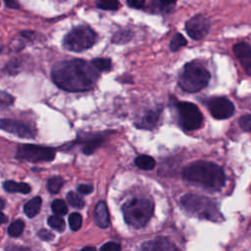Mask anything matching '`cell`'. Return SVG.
Returning <instances> with one entry per match:
<instances>
[{
  "mask_svg": "<svg viewBox=\"0 0 251 251\" xmlns=\"http://www.w3.org/2000/svg\"><path fill=\"white\" fill-rule=\"evenodd\" d=\"M239 126L244 132H251V115H244L239 119Z\"/></svg>",
  "mask_w": 251,
  "mask_h": 251,
  "instance_id": "obj_31",
  "label": "cell"
},
{
  "mask_svg": "<svg viewBox=\"0 0 251 251\" xmlns=\"http://www.w3.org/2000/svg\"><path fill=\"white\" fill-rule=\"evenodd\" d=\"M181 204L190 214L212 222L223 221V215L216 203L202 195L188 193L181 198Z\"/></svg>",
  "mask_w": 251,
  "mask_h": 251,
  "instance_id": "obj_3",
  "label": "cell"
},
{
  "mask_svg": "<svg viewBox=\"0 0 251 251\" xmlns=\"http://www.w3.org/2000/svg\"><path fill=\"white\" fill-rule=\"evenodd\" d=\"M100 251H121V246L116 242H107L102 245Z\"/></svg>",
  "mask_w": 251,
  "mask_h": 251,
  "instance_id": "obj_33",
  "label": "cell"
},
{
  "mask_svg": "<svg viewBox=\"0 0 251 251\" xmlns=\"http://www.w3.org/2000/svg\"><path fill=\"white\" fill-rule=\"evenodd\" d=\"M48 224L51 228H53L54 229H57L59 231H62L65 228V222H64L63 218L60 217L59 215L50 216L48 218Z\"/></svg>",
  "mask_w": 251,
  "mask_h": 251,
  "instance_id": "obj_28",
  "label": "cell"
},
{
  "mask_svg": "<svg viewBox=\"0 0 251 251\" xmlns=\"http://www.w3.org/2000/svg\"><path fill=\"white\" fill-rule=\"evenodd\" d=\"M93 66L100 72H106L109 71L112 67L111 60L105 59V58H97L91 62Z\"/></svg>",
  "mask_w": 251,
  "mask_h": 251,
  "instance_id": "obj_27",
  "label": "cell"
},
{
  "mask_svg": "<svg viewBox=\"0 0 251 251\" xmlns=\"http://www.w3.org/2000/svg\"><path fill=\"white\" fill-rule=\"evenodd\" d=\"M42 198L41 197H35L33 199H31L30 201H28L25 206H24V212L25 214L29 217V218H34L36 217L42 207Z\"/></svg>",
  "mask_w": 251,
  "mask_h": 251,
  "instance_id": "obj_18",
  "label": "cell"
},
{
  "mask_svg": "<svg viewBox=\"0 0 251 251\" xmlns=\"http://www.w3.org/2000/svg\"><path fill=\"white\" fill-rule=\"evenodd\" d=\"M3 207H4V201L1 199V208L3 209Z\"/></svg>",
  "mask_w": 251,
  "mask_h": 251,
  "instance_id": "obj_42",
  "label": "cell"
},
{
  "mask_svg": "<svg viewBox=\"0 0 251 251\" xmlns=\"http://www.w3.org/2000/svg\"><path fill=\"white\" fill-rule=\"evenodd\" d=\"M209 30L210 22L202 15H197L190 18L185 24V31L187 35L195 41L202 40L209 33Z\"/></svg>",
  "mask_w": 251,
  "mask_h": 251,
  "instance_id": "obj_10",
  "label": "cell"
},
{
  "mask_svg": "<svg viewBox=\"0 0 251 251\" xmlns=\"http://www.w3.org/2000/svg\"><path fill=\"white\" fill-rule=\"evenodd\" d=\"M233 52L245 73L251 76V46L246 43H239L233 46Z\"/></svg>",
  "mask_w": 251,
  "mask_h": 251,
  "instance_id": "obj_12",
  "label": "cell"
},
{
  "mask_svg": "<svg viewBox=\"0 0 251 251\" xmlns=\"http://www.w3.org/2000/svg\"><path fill=\"white\" fill-rule=\"evenodd\" d=\"M3 1L8 8H11V9H18L19 8V4L17 3L16 0H3Z\"/></svg>",
  "mask_w": 251,
  "mask_h": 251,
  "instance_id": "obj_38",
  "label": "cell"
},
{
  "mask_svg": "<svg viewBox=\"0 0 251 251\" xmlns=\"http://www.w3.org/2000/svg\"><path fill=\"white\" fill-rule=\"evenodd\" d=\"M127 2L129 4V6L133 7V8H142L144 3H145V0H127Z\"/></svg>",
  "mask_w": 251,
  "mask_h": 251,
  "instance_id": "obj_36",
  "label": "cell"
},
{
  "mask_svg": "<svg viewBox=\"0 0 251 251\" xmlns=\"http://www.w3.org/2000/svg\"><path fill=\"white\" fill-rule=\"evenodd\" d=\"M207 107L211 115L218 120L231 117L234 113L233 103L226 97H213L207 101Z\"/></svg>",
  "mask_w": 251,
  "mask_h": 251,
  "instance_id": "obj_9",
  "label": "cell"
},
{
  "mask_svg": "<svg viewBox=\"0 0 251 251\" xmlns=\"http://www.w3.org/2000/svg\"><path fill=\"white\" fill-rule=\"evenodd\" d=\"M9 251H29V250L28 249H22V248H13Z\"/></svg>",
  "mask_w": 251,
  "mask_h": 251,
  "instance_id": "obj_40",
  "label": "cell"
},
{
  "mask_svg": "<svg viewBox=\"0 0 251 251\" xmlns=\"http://www.w3.org/2000/svg\"><path fill=\"white\" fill-rule=\"evenodd\" d=\"M67 200H68V202L71 204V206H73V207H75V208L82 209V208L85 206L84 200H83L76 192L70 191V192L67 194Z\"/></svg>",
  "mask_w": 251,
  "mask_h": 251,
  "instance_id": "obj_29",
  "label": "cell"
},
{
  "mask_svg": "<svg viewBox=\"0 0 251 251\" xmlns=\"http://www.w3.org/2000/svg\"><path fill=\"white\" fill-rule=\"evenodd\" d=\"M183 178L188 183L211 190H220L226 183L225 173L219 165L202 160L192 162L184 167Z\"/></svg>",
  "mask_w": 251,
  "mask_h": 251,
  "instance_id": "obj_2",
  "label": "cell"
},
{
  "mask_svg": "<svg viewBox=\"0 0 251 251\" xmlns=\"http://www.w3.org/2000/svg\"><path fill=\"white\" fill-rule=\"evenodd\" d=\"M134 34L132 31L130 30H122L117 32L113 38H112V43L115 45H125L127 43H129L132 38H133Z\"/></svg>",
  "mask_w": 251,
  "mask_h": 251,
  "instance_id": "obj_20",
  "label": "cell"
},
{
  "mask_svg": "<svg viewBox=\"0 0 251 251\" xmlns=\"http://www.w3.org/2000/svg\"><path fill=\"white\" fill-rule=\"evenodd\" d=\"M51 208H52V211L56 215H59V216H64L68 212V207H67L65 201L62 199L54 200L51 204Z\"/></svg>",
  "mask_w": 251,
  "mask_h": 251,
  "instance_id": "obj_25",
  "label": "cell"
},
{
  "mask_svg": "<svg viewBox=\"0 0 251 251\" xmlns=\"http://www.w3.org/2000/svg\"><path fill=\"white\" fill-rule=\"evenodd\" d=\"M101 144V138L99 137H93L86 141L85 147H84V153L85 154H92L96 148H98Z\"/></svg>",
  "mask_w": 251,
  "mask_h": 251,
  "instance_id": "obj_24",
  "label": "cell"
},
{
  "mask_svg": "<svg viewBox=\"0 0 251 251\" xmlns=\"http://www.w3.org/2000/svg\"><path fill=\"white\" fill-rule=\"evenodd\" d=\"M51 77L54 84L61 90L80 92L92 89L98 79V70L92 63L75 59L55 65Z\"/></svg>",
  "mask_w": 251,
  "mask_h": 251,
  "instance_id": "obj_1",
  "label": "cell"
},
{
  "mask_svg": "<svg viewBox=\"0 0 251 251\" xmlns=\"http://www.w3.org/2000/svg\"><path fill=\"white\" fill-rule=\"evenodd\" d=\"M16 157L20 160L34 163L51 162L55 157V150L35 144H21L17 149Z\"/></svg>",
  "mask_w": 251,
  "mask_h": 251,
  "instance_id": "obj_8",
  "label": "cell"
},
{
  "mask_svg": "<svg viewBox=\"0 0 251 251\" xmlns=\"http://www.w3.org/2000/svg\"><path fill=\"white\" fill-rule=\"evenodd\" d=\"M24 228H25V223L22 220H16L9 226L7 231L10 236L18 237L23 233Z\"/></svg>",
  "mask_w": 251,
  "mask_h": 251,
  "instance_id": "obj_21",
  "label": "cell"
},
{
  "mask_svg": "<svg viewBox=\"0 0 251 251\" xmlns=\"http://www.w3.org/2000/svg\"><path fill=\"white\" fill-rule=\"evenodd\" d=\"M69 224H70V228L73 230L80 229L82 227V224H83V218H82L81 214H79V213L71 214V216L69 217Z\"/></svg>",
  "mask_w": 251,
  "mask_h": 251,
  "instance_id": "obj_30",
  "label": "cell"
},
{
  "mask_svg": "<svg viewBox=\"0 0 251 251\" xmlns=\"http://www.w3.org/2000/svg\"><path fill=\"white\" fill-rule=\"evenodd\" d=\"M136 165L141 169V170H144V171H148V170H152L156 163H155V160L151 157V156H148V155H140L138 157H137L136 159Z\"/></svg>",
  "mask_w": 251,
  "mask_h": 251,
  "instance_id": "obj_19",
  "label": "cell"
},
{
  "mask_svg": "<svg viewBox=\"0 0 251 251\" xmlns=\"http://www.w3.org/2000/svg\"><path fill=\"white\" fill-rule=\"evenodd\" d=\"M210 73L196 62L188 63L180 76L179 85L186 92H197L204 89L210 81Z\"/></svg>",
  "mask_w": 251,
  "mask_h": 251,
  "instance_id": "obj_5",
  "label": "cell"
},
{
  "mask_svg": "<svg viewBox=\"0 0 251 251\" xmlns=\"http://www.w3.org/2000/svg\"><path fill=\"white\" fill-rule=\"evenodd\" d=\"M142 251H180L178 247L168 238L157 237L144 242L141 246Z\"/></svg>",
  "mask_w": 251,
  "mask_h": 251,
  "instance_id": "obj_13",
  "label": "cell"
},
{
  "mask_svg": "<svg viewBox=\"0 0 251 251\" xmlns=\"http://www.w3.org/2000/svg\"><path fill=\"white\" fill-rule=\"evenodd\" d=\"M96 41V34L88 26H79L66 35L64 47L69 51L81 52L91 48Z\"/></svg>",
  "mask_w": 251,
  "mask_h": 251,
  "instance_id": "obj_6",
  "label": "cell"
},
{
  "mask_svg": "<svg viewBox=\"0 0 251 251\" xmlns=\"http://www.w3.org/2000/svg\"><path fill=\"white\" fill-rule=\"evenodd\" d=\"M78 190L82 194H91L93 190V186L91 184H81L79 185Z\"/></svg>",
  "mask_w": 251,
  "mask_h": 251,
  "instance_id": "obj_37",
  "label": "cell"
},
{
  "mask_svg": "<svg viewBox=\"0 0 251 251\" xmlns=\"http://www.w3.org/2000/svg\"><path fill=\"white\" fill-rule=\"evenodd\" d=\"M39 236L45 241H50L54 238V234L52 232H50L49 230H46V229L40 230L39 231Z\"/></svg>",
  "mask_w": 251,
  "mask_h": 251,
  "instance_id": "obj_35",
  "label": "cell"
},
{
  "mask_svg": "<svg viewBox=\"0 0 251 251\" xmlns=\"http://www.w3.org/2000/svg\"><path fill=\"white\" fill-rule=\"evenodd\" d=\"M96 6L102 10L115 11L119 9L120 2L119 0H97Z\"/></svg>",
  "mask_w": 251,
  "mask_h": 251,
  "instance_id": "obj_22",
  "label": "cell"
},
{
  "mask_svg": "<svg viewBox=\"0 0 251 251\" xmlns=\"http://www.w3.org/2000/svg\"><path fill=\"white\" fill-rule=\"evenodd\" d=\"M20 67H21V62L20 60L18 59H13L12 61H10L8 64H7V73L9 74H16L19 72L20 70Z\"/></svg>",
  "mask_w": 251,
  "mask_h": 251,
  "instance_id": "obj_32",
  "label": "cell"
},
{
  "mask_svg": "<svg viewBox=\"0 0 251 251\" xmlns=\"http://www.w3.org/2000/svg\"><path fill=\"white\" fill-rule=\"evenodd\" d=\"M6 222V218H5V216H4V214L2 213V224H4Z\"/></svg>",
  "mask_w": 251,
  "mask_h": 251,
  "instance_id": "obj_41",
  "label": "cell"
},
{
  "mask_svg": "<svg viewBox=\"0 0 251 251\" xmlns=\"http://www.w3.org/2000/svg\"><path fill=\"white\" fill-rule=\"evenodd\" d=\"M81 251H96V249L93 246H86Z\"/></svg>",
  "mask_w": 251,
  "mask_h": 251,
  "instance_id": "obj_39",
  "label": "cell"
},
{
  "mask_svg": "<svg viewBox=\"0 0 251 251\" xmlns=\"http://www.w3.org/2000/svg\"><path fill=\"white\" fill-rule=\"evenodd\" d=\"M177 0H152L150 8L153 12L167 13L173 9Z\"/></svg>",
  "mask_w": 251,
  "mask_h": 251,
  "instance_id": "obj_16",
  "label": "cell"
},
{
  "mask_svg": "<svg viewBox=\"0 0 251 251\" xmlns=\"http://www.w3.org/2000/svg\"><path fill=\"white\" fill-rule=\"evenodd\" d=\"M1 129L12 135L22 138H33L36 136V131L31 126L15 120L2 119L0 123Z\"/></svg>",
  "mask_w": 251,
  "mask_h": 251,
  "instance_id": "obj_11",
  "label": "cell"
},
{
  "mask_svg": "<svg viewBox=\"0 0 251 251\" xmlns=\"http://www.w3.org/2000/svg\"><path fill=\"white\" fill-rule=\"evenodd\" d=\"M122 212L129 226L140 228L152 218L154 202L149 198H134L123 205Z\"/></svg>",
  "mask_w": 251,
  "mask_h": 251,
  "instance_id": "obj_4",
  "label": "cell"
},
{
  "mask_svg": "<svg viewBox=\"0 0 251 251\" xmlns=\"http://www.w3.org/2000/svg\"><path fill=\"white\" fill-rule=\"evenodd\" d=\"M180 124L185 131H195L202 126L203 116L199 108L190 102H180L177 104Z\"/></svg>",
  "mask_w": 251,
  "mask_h": 251,
  "instance_id": "obj_7",
  "label": "cell"
},
{
  "mask_svg": "<svg viewBox=\"0 0 251 251\" xmlns=\"http://www.w3.org/2000/svg\"><path fill=\"white\" fill-rule=\"evenodd\" d=\"M185 45H186V41L183 38V36L181 34H176L170 43V48L172 51H177L181 47L184 46Z\"/></svg>",
  "mask_w": 251,
  "mask_h": 251,
  "instance_id": "obj_26",
  "label": "cell"
},
{
  "mask_svg": "<svg viewBox=\"0 0 251 251\" xmlns=\"http://www.w3.org/2000/svg\"><path fill=\"white\" fill-rule=\"evenodd\" d=\"M63 179L60 177H52L48 180L47 182V188L49 190V192H51L52 194H56L59 192V190L61 189L62 185H63Z\"/></svg>",
  "mask_w": 251,
  "mask_h": 251,
  "instance_id": "obj_23",
  "label": "cell"
},
{
  "mask_svg": "<svg viewBox=\"0 0 251 251\" xmlns=\"http://www.w3.org/2000/svg\"><path fill=\"white\" fill-rule=\"evenodd\" d=\"M3 188L11 193L20 192L23 194H28L31 191V186L26 183H17L14 181H7L3 183Z\"/></svg>",
  "mask_w": 251,
  "mask_h": 251,
  "instance_id": "obj_17",
  "label": "cell"
},
{
  "mask_svg": "<svg viewBox=\"0 0 251 251\" xmlns=\"http://www.w3.org/2000/svg\"><path fill=\"white\" fill-rule=\"evenodd\" d=\"M13 100L14 99H13V97L11 95H9L8 93H6L4 91L1 92V105H2V108L12 104Z\"/></svg>",
  "mask_w": 251,
  "mask_h": 251,
  "instance_id": "obj_34",
  "label": "cell"
},
{
  "mask_svg": "<svg viewBox=\"0 0 251 251\" xmlns=\"http://www.w3.org/2000/svg\"><path fill=\"white\" fill-rule=\"evenodd\" d=\"M160 116L159 110H149L143 113L136 122V126L144 130H152L158 123Z\"/></svg>",
  "mask_w": 251,
  "mask_h": 251,
  "instance_id": "obj_14",
  "label": "cell"
},
{
  "mask_svg": "<svg viewBox=\"0 0 251 251\" xmlns=\"http://www.w3.org/2000/svg\"><path fill=\"white\" fill-rule=\"evenodd\" d=\"M94 220L99 228H105L110 224V217L107 205L104 201H99L94 208Z\"/></svg>",
  "mask_w": 251,
  "mask_h": 251,
  "instance_id": "obj_15",
  "label": "cell"
}]
</instances>
